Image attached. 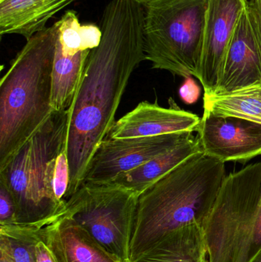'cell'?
<instances>
[{"instance_id": "7c38bea8", "label": "cell", "mask_w": 261, "mask_h": 262, "mask_svg": "<svg viewBox=\"0 0 261 262\" xmlns=\"http://www.w3.org/2000/svg\"><path fill=\"white\" fill-rule=\"evenodd\" d=\"M170 107H161L157 101L139 103L112 126L107 138L154 137L176 133L197 131L201 118L193 112L182 110L173 98Z\"/></svg>"}, {"instance_id": "5b68a950", "label": "cell", "mask_w": 261, "mask_h": 262, "mask_svg": "<svg viewBox=\"0 0 261 262\" xmlns=\"http://www.w3.org/2000/svg\"><path fill=\"white\" fill-rule=\"evenodd\" d=\"M145 60L152 68L198 79L208 0H141Z\"/></svg>"}, {"instance_id": "484cf974", "label": "cell", "mask_w": 261, "mask_h": 262, "mask_svg": "<svg viewBox=\"0 0 261 262\" xmlns=\"http://www.w3.org/2000/svg\"><path fill=\"white\" fill-rule=\"evenodd\" d=\"M249 4L254 12L261 38V0H250Z\"/></svg>"}, {"instance_id": "5bb4252c", "label": "cell", "mask_w": 261, "mask_h": 262, "mask_svg": "<svg viewBox=\"0 0 261 262\" xmlns=\"http://www.w3.org/2000/svg\"><path fill=\"white\" fill-rule=\"evenodd\" d=\"M198 137L190 134L168 152L141 166L121 174L108 183L116 185L140 195L155 183L194 154L202 152ZM106 184V183H105Z\"/></svg>"}, {"instance_id": "44dd1931", "label": "cell", "mask_w": 261, "mask_h": 262, "mask_svg": "<svg viewBox=\"0 0 261 262\" xmlns=\"http://www.w3.org/2000/svg\"><path fill=\"white\" fill-rule=\"evenodd\" d=\"M0 262H36L32 243L17 223L0 226Z\"/></svg>"}, {"instance_id": "8992f818", "label": "cell", "mask_w": 261, "mask_h": 262, "mask_svg": "<svg viewBox=\"0 0 261 262\" xmlns=\"http://www.w3.org/2000/svg\"><path fill=\"white\" fill-rule=\"evenodd\" d=\"M261 200V162L227 176L202 226L208 262H248Z\"/></svg>"}, {"instance_id": "4fadbf2b", "label": "cell", "mask_w": 261, "mask_h": 262, "mask_svg": "<svg viewBox=\"0 0 261 262\" xmlns=\"http://www.w3.org/2000/svg\"><path fill=\"white\" fill-rule=\"evenodd\" d=\"M76 0H0V35L18 34L26 41L46 28L55 14Z\"/></svg>"}, {"instance_id": "30bf717a", "label": "cell", "mask_w": 261, "mask_h": 262, "mask_svg": "<svg viewBox=\"0 0 261 262\" xmlns=\"http://www.w3.org/2000/svg\"><path fill=\"white\" fill-rule=\"evenodd\" d=\"M205 155L220 161H248L261 155V124L203 112L197 130Z\"/></svg>"}, {"instance_id": "7402d4cb", "label": "cell", "mask_w": 261, "mask_h": 262, "mask_svg": "<svg viewBox=\"0 0 261 262\" xmlns=\"http://www.w3.org/2000/svg\"><path fill=\"white\" fill-rule=\"evenodd\" d=\"M66 144L57 158L53 182L54 195L57 202L62 206L66 205V195L70 184V164Z\"/></svg>"}, {"instance_id": "4316f807", "label": "cell", "mask_w": 261, "mask_h": 262, "mask_svg": "<svg viewBox=\"0 0 261 262\" xmlns=\"http://www.w3.org/2000/svg\"><path fill=\"white\" fill-rule=\"evenodd\" d=\"M249 262H261V249Z\"/></svg>"}, {"instance_id": "277c9868", "label": "cell", "mask_w": 261, "mask_h": 262, "mask_svg": "<svg viewBox=\"0 0 261 262\" xmlns=\"http://www.w3.org/2000/svg\"><path fill=\"white\" fill-rule=\"evenodd\" d=\"M70 109L54 112L0 170L17 209L18 223L53 216L65 206L54 195L53 182L58 156L67 143Z\"/></svg>"}, {"instance_id": "d6986e66", "label": "cell", "mask_w": 261, "mask_h": 262, "mask_svg": "<svg viewBox=\"0 0 261 262\" xmlns=\"http://www.w3.org/2000/svg\"><path fill=\"white\" fill-rule=\"evenodd\" d=\"M58 23V43L64 55L92 50L101 43V28L94 24L81 25L75 11H66Z\"/></svg>"}, {"instance_id": "9c48e42d", "label": "cell", "mask_w": 261, "mask_h": 262, "mask_svg": "<svg viewBox=\"0 0 261 262\" xmlns=\"http://www.w3.org/2000/svg\"><path fill=\"white\" fill-rule=\"evenodd\" d=\"M260 81L261 38L248 1L227 49L215 94L228 93Z\"/></svg>"}, {"instance_id": "ffe728a7", "label": "cell", "mask_w": 261, "mask_h": 262, "mask_svg": "<svg viewBox=\"0 0 261 262\" xmlns=\"http://www.w3.org/2000/svg\"><path fill=\"white\" fill-rule=\"evenodd\" d=\"M58 214L34 223H17L32 243L36 262H67L57 228Z\"/></svg>"}, {"instance_id": "9a60e30c", "label": "cell", "mask_w": 261, "mask_h": 262, "mask_svg": "<svg viewBox=\"0 0 261 262\" xmlns=\"http://www.w3.org/2000/svg\"><path fill=\"white\" fill-rule=\"evenodd\" d=\"M133 262H208L202 226L192 224L168 234Z\"/></svg>"}, {"instance_id": "2e32d148", "label": "cell", "mask_w": 261, "mask_h": 262, "mask_svg": "<svg viewBox=\"0 0 261 262\" xmlns=\"http://www.w3.org/2000/svg\"><path fill=\"white\" fill-rule=\"evenodd\" d=\"M90 51H83L72 56L64 55L57 41L52 69V107L55 112L72 107Z\"/></svg>"}, {"instance_id": "d4e9b609", "label": "cell", "mask_w": 261, "mask_h": 262, "mask_svg": "<svg viewBox=\"0 0 261 262\" xmlns=\"http://www.w3.org/2000/svg\"><path fill=\"white\" fill-rule=\"evenodd\" d=\"M261 249V200L254 223L252 247L249 254V262Z\"/></svg>"}, {"instance_id": "3957f363", "label": "cell", "mask_w": 261, "mask_h": 262, "mask_svg": "<svg viewBox=\"0 0 261 262\" xmlns=\"http://www.w3.org/2000/svg\"><path fill=\"white\" fill-rule=\"evenodd\" d=\"M58 23L34 35L0 81V170L45 123L52 107Z\"/></svg>"}, {"instance_id": "ac0fdd59", "label": "cell", "mask_w": 261, "mask_h": 262, "mask_svg": "<svg viewBox=\"0 0 261 262\" xmlns=\"http://www.w3.org/2000/svg\"><path fill=\"white\" fill-rule=\"evenodd\" d=\"M204 112L261 124V81L228 93L204 95Z\"/></svg>"}, {"instance_id": "cb8c5ba5", "label": "cell", "mask_w": 261, "mask_h": 262, "mask_svg": "<svg viewBox=\"0 0 261 262\" xmlns=\"http://www.w3.org/2000/svg\"><path fill=\"white\" fill-rule=\"evenodd\" d=\"M179 96L185 104H193L199 100L201 89L193 77L185 78L179 91Z\"/></svg>"}, {"instance_id": "603a6c76", "label": "cell", "mask_w": 261, "mask_h": 262, "mask_svg": "<svg viewBox=\"0 0 261 262\" xmlns=\"http://www.w3.org/2000/svg\"><path fill=\"white\" fill-rule=\"evenodd\" d=\"M16 223L18 220L15 200L7 185L0 180V226Z\"/></svg>"}, {"instance_id": "7a4b0ae2", "label": "cell", "mask_w": 261, "mask_h": 262, "mask_svg": "<svg viewBox=\"0 0 261 262\" xmlns=\"http://www.w3.org/2000/svg\"><path fill=\"white\" fill-rule=\"evenodd\" d=\"M225 163L203 152L190 157L139 196L131 262L162 238L185 226H201L226 178Z\"/></svg>"}, {"instance_id": "ba28073f", "label": "cell", "mask_w": 261, "mask_h": 262, "mask_svg": "<svg viewBox=\"0 0 261 262\" xmlns=\"http://www.w3.org/2000/svg\"><path fill=\"white\" fill-rule=\"evenodd\" d=\"M193 133H176L146 137L110 139L98 146L82 184L110 183L118 176L168 152Z\"/></svg>"}, {"instance_id": "6da1fadb", "label": "cell", "mask_w": 261, "mask_h": 262, "mask_svg": "<svg viewBox=\"0 0 261 262\" xmlns=\"http://www.w3.org/2000/svg\"><path fill=\"white\" fill-rule=\"evenodd\" d=\"M144 23L141 0H110L104 9L101 43L89 54L70 108L66 202L82 185L90 160L115 123L132 74L145 61Z\"/></svg>"}, {"instance_id": "e0dca14e", "label": "cell", "mask_w": 261, "mask_h": 262, "mask_svg": "<svg viewBox=\"0 0 261 262\" xmlns=\"http://www.w3.org/2000/svg\"><path fill=\"white\" fill-rule=\"evenodd\" d=\"M56 225L67 262H121L65 214L64 209L57 215Z\"/></svg>"}, {"instance_id": "52a82bcc", "label": "cell", "mask_w": 261, "mask_h": 262, "mask_svg": "<svg viewBox=\"0 0 261 262\" xmlns=\"http://www.w3.org/2000/svg\"><path fill=\"white\" fill-rule=\"evenodd\" d=\"M139 195L112 183L82 184L64 212L121 262H131V242Z\"/></svg>"}, {"instance_id": "8fae6325", "label": "cell", "mask_w": 261, "mask_h": 262, "mask_svg": "<svg viewBox=\"0 0 261 262\" xmlns=\"http://www.w3.org/2000/svg\"><path fill=\"white\" fill-rule=\"evenodd\" d=\"M248 0H208L198 80L204 95L216 93L228 45Z\"/></svg>"}]
</instances>
